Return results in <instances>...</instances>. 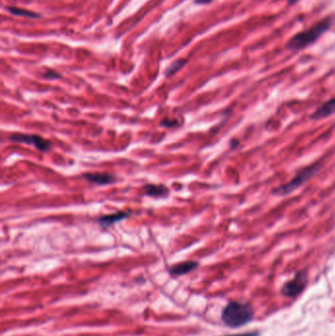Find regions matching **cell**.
I'll return each instance as SVG.
<instances>
[{
	"label": "cell",
	"mask_w": 335,
	"mask_h": 336,
	"mask_svg": "<svg viewBox=\"0 0 335 336\" xmlns=\"http://www.w3.org/2000/svg\"><path fill=\"white\" fill-rule=\"evenodd\" d=\"M309 281L308 272L306 270L298 271L295 276L285 283L281 288V294L288 298H296L304 292Z\"/></svg>",
	"instance_id": "obj_4"
},
{
	"label": "cell",
	"mask_w": 335,
	"mask_h": 336,
	"mask_svg": "<svg viewBox=\"0 0 335 336\" xmlns=\"http://www.w3.org/2000/svg\"><path fill=\"white\" fill-rule=\"evenodd\" d=\"M9 140L13 142L18 143H27L34 146L36 150L39 152L45 153L49 152L52 148V142L49 140L43 139L38 135H31V134H23V133H15L9 137Z\"/></svg>",
	"instance_id": "obj_5"
},
{
	"label": "cell",
	"mask_w": 335,
	"mask_h": 336,
	"mask_svg": "<svg viewBox=\"0 0 335 336\" xmlns=\"http://www.w3.org/2000/svg\"><path fill=\"white\" fill-rule=\"evenodd\" d=\"M131 210H126V211H121V212H114L111 214L104 215L100 218H98V223L102 225L103 227H109L115 224L116 222L122 221L124 219L128 218L131 214Z\"/></svg>",
	"instance_id": "obj_7"
},
{
	"label": "cell",
	"mask_w": 335,
	"mask_h": 336,
	"mask_svg": "<svg viewBox=\"0 0 335 336\" xmlns=\"http://www.w3.org/2000/svg\"><path fill=\"white\" fill-rule=\"evenodd\" d=\"M335 113V98L322 104L312 115L313 119L319 120L331 116Z\"/></svg>",
	"instance_id": "obj_9"
},
{
	"label": "cell",
	"mask_w": 335,
	"mask_h": 336,
	"mask_svg": "<svg viewBox=\"0 0 335 336\" xmlns=\"http://www.w3.org/2000/svg\"><path fill=\"white\" fill-rule=\"evenodd\" d=\"M319 169H320V164L319 163H315V164H312V165L304 168L290 182H288L287 184L274 189L273 194L276 195V196H286V195L293 193L295 190H297L299 187H301L305 182H307L310 178L314 176Z\"/></svg>",
	"instance_id": "obj_3"
},
{
	"label": "cell",
	"mask_w": 335,
	"mask_h": 336,
	"mask_svg": "<svg viewBox=\"0 0 335 336\" xmlns=\"http://www.w3.org/2000/svg\"><path fill=\"white\" fill-rule=\"evenodd\" d=\"M299 0H289V3L290 4H293V3H296V2H298Z\"/></svg>",
	"instance_id": "obj_17"
},
{
	"label": "cell",
	"mask_w": 335,
	"mask_h": 336,
	"mask_svg": "<svg viewBox=\"0 0 335 336\" xmlns=\"http://www.w3.org/2000/svg\"><path fill=\"white\" fill-rule=\"evenodd\" d=\"M186 64V60L185 59H181V60H177L176 62H174L173 64H171L167 70L165 71V76L166 77H171L174 74H176L177 72L181 70V68Z\"/></svg>",
	"instance_id": "obj_11"
},
{
	"label": "cell",
	"mask_w": 335,
	"mask_h": 336,
	"mask_svg": "<svg viewBox=\"0 0 335 336\" xmlns=\"http://www.w3.org/2000/svg\"><path fill=\"white\" fill-rule=\"evenodd\" d=\"M332 18L327 17L319 21L315 26L305 32L294 35L287 43V47L291 51H300L314 43L319 36L323 35L331 26Z\"/></svg>",
	"instance_id": "obj_2"
},
{
	"label": "cell",
	"mask_w": 335,
	"mask_h": 336,
	"mask_svg": "<svg viewBox=\"0 0 335 336\" xmlns=\"http://www.w3.org/2000/svg\"><path fill=\"white\" fill-rule=\"evenodd\" d=\"M160 126H163V127H166V128H173V127L178 126V123H177L176 120H170V119L165 118V119L161 120Z\"/></svg>",
	"instance_id": "obj_13"
},
{
	"label": "cell",
	"mask_w": 335,
	"mask_h": 336,
	"mask_svg": "<svg viewBox=\"0 0 335 336\" xmlns=\"http://www.w3.org/2000/svg\"><path fill=\"white\" fill-rule=\"evenodd\" d=\"M224 336H261L260 331H251V332H245V333H238V334H229Z\"/></svg>",
	"instance_id": "obj_15"
},
{
	"label": "cell",
	"mask_w": 335,
	"mask_h": 336,
	"mask_svg": "<svg viewBox=\"0 0 335 336\" xmlns=\"http://www.w3.org/2000/svg\"><path fill=\"white\" fill-rule=\"evenodd\" d=\"M142 195L153 198H166L169 195V189L164 185L146 184L142 189Z\"/></svg>",
	"instance_id": "obj_8"
},
{
	"label": "cell",
	"mask_w": 335,
	"mask_h": 336,
	"mask_svg": "<svg viewBox=\"0 0 335 336\" xmlns=\"http://www.w3.org/2000/svg\"><path fill=\"white\" fill-rule=\"evenodd\" d=\"M199 266V263L198 262H194V261H188V262H183V263H179L176 265H172L169 268V272L171 275H184L187 274L191 271L195 270L196 268H198Z\"/></svg>",
	"instance_id": "obj_10"
},
{
	"label": "cell",
	"mask_w": 335,
	"mask_h": 336,
	"mask_svg": "<svg viewBox=\"0 0 335 336\" xmlns=\"http://www.w3.org/2000/svg\"><path fill=\"white\" fill-rule=\"evenodd\" d=\"M83 177L86 180H88V182L99 185V186L113 184L117 180L115 175L106 173V172H88V173H84Z\"/></svg>",
	"instance_id": "obj_6"
},
{
	"label": "cell",
	"mask_w": 335,
	"mask_h": 336,
	"mask_svg": "<svg viewBox=\"0 0 335 336\" xmlns=\"http://www.w3.org/2000/svg\"><path fill=\"white\" fill-rule=\"evenodd\" d=\"M212 0H197V3L199 4H208V3H211Z\"/></svg>",
	"instance_id": "obj_16"
},
{
	"label": "cell",
	"mask_w": 335,
	"mask_h": 336,
	"mask_svg": "<svg viewBox=\"0 0 335 336\" xmlns=\"http://www.w3.org/2000/svg\"><path fill=\"white\" fill-rule=\"evenodd\" d=\"M255 316L253 307L248 303L232 301L222 310L221 319L231 328H239L250 323Z\"/></svg>",
	"instance_id": "obj_1"
},
{
	"label": "cell",
	"mask_w": 335,
	"mask_h": 336,
	"mask_svg": "<svg viewBox=\"0 0 335 336\" xmlns=\"http://www.w3.org/2000/svg\"><path fill=\"white\" fill-rule=\"evenodd\" d=\"M44 77L49 80H55V79L61 78V75L55 71L49 70L44 74Z\"/></svg>",
	"instance_id": "obj_14"
},
{
	"label": "cell",
	"mask_w": 335,
	"mask_h": 336,
	"mask_svg": "<svg viewBox=\"0 0 335 336\" xmlns=\"http://www.w3.org/2000/svg\"><path fill=\"white\" fill-rule=\"evenodd\" d=\"M8 11H9L10 13H12L13 15H16V16H24V17L28 18L39 17V15L36 14V13L31 12V11H28V10L19 9V8H16V7H9V8H8Z\"/></svg>",
	"instance_id": "obj_12"
}]
</instances>
